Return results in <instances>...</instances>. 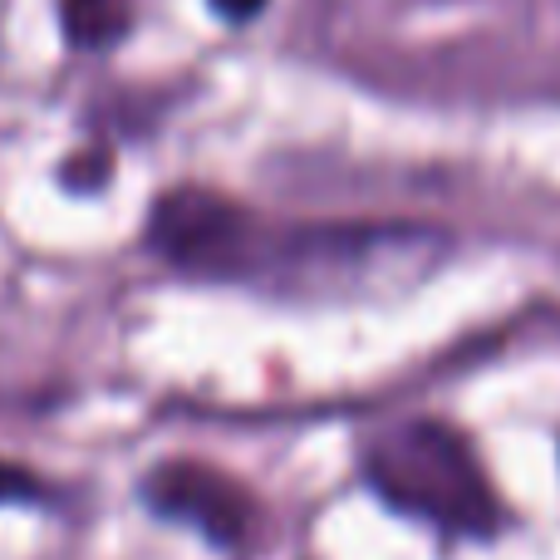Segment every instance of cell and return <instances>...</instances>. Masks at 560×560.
Wrapping results in <instances>:
<instances>
[{
    "mask_svg": "<svg viewBox=\"0 0 560 560\" xmlns=\"http://www.w3.org/2000/svg\"><path fill=\"white\" fill-rule=\"evenodd\" d=\"M364 472L388 506L423 516L443 532L482 536L497 522L492 487H487V472L477 467L472 447L463 443V433L433 423V418H413V423L384 433L369 447Z\"/></svg>",
    "mask_w": 560,
    "mask_h": 560,
    "instance_id": "cell-1",
    "label": "cell"
},
{
    "mask_svg": "<svg viewBox=\"0 0 560 560\" xmlns=\"http://www.w3.org/2000/svg\"><path fill=\"white\" fill-rule=\"evenodd\" d=\"M148 236H153V246L167 261L187 266V271H236L252 256L246 212H236L226 197L202 192V187L167 192L153 207Z\"/></svg>",
    "mask_w": 560,
    "mask_h": 560,
    "instance_id": "cell-2",
    "label": "cell"
},
{
    "mask_svg": "<svg viewBox=\"0 0 560 560\" xmlns=\"http://www.w3.org/2000/svg\"><path fill=\"white\" fill-rule=\"evenodd\" d=\"M148 502L173 522L197 526L202 536H212L217 546H236L252 532L256 502L246 497L242 482H232L226 472L207 463H167L148 477Z\"/></svg>",
    "mask_w": 560,
    "mask_h": 560,
    "instance_id": "cell-3",
    "label": "cell"
},
{
    "mask_svg": "<svg viewBox=\"0 0 560 560\" xmlns=\"http://www.w3.org/2000/svg\"><path fill=\"white\" fill-rule=\"evenodd\" d=\"M133 5L128 0H65V35L79 49H104L124 39Z\"/></svg>",
    "mask_w": 560,
    "mask_h": 560,
    "instance_id": "cell-4",
    "label": "cell"
},
{
    "mask_svg": "<svg viewBox=\"0 0 560 560\" xmlns=\"http://www.w3.org/2000/svg\"><path fill=\"white\" fill-rule=\"evenodd\" d=\"M30 497H39L35 477L10 467V463H0V502H30Z\"/></svg>",
    "mask_w": 560,
    "mask_h": 560,
    "instance_id": "cell-5",
    "label": "cell"
},
{
    "mask_svg": "<svg viewBox=\"0 0 560 560\" xmlns=\"http://www.w3.org/2000/svg\"><path fill=\"white\" fill-rule=\"evenodd\" d=\"M212 5H217V15H226V20H252V15H261L266 0H212Z\"/></svg>",
    "mask_w": 560,
    "mask_h": 560,
    "instance_id": "cell-6",
    "label": "cell"
}]
</instances>
